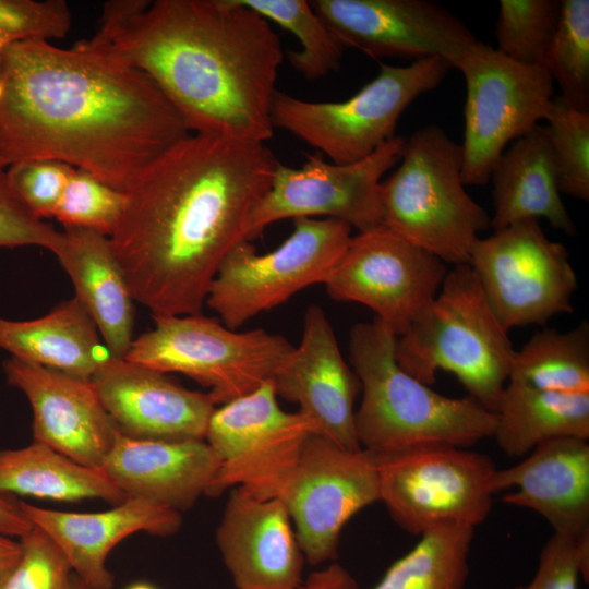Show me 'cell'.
<instances>
[{
	"label": "cell",
	"instance_id": "cell-1",
	"mask_svg": "<svg viewBox=\"0 0 589 589\" xmlns=\"http://www.w3.org/2000/svg\"><path fill=\"white\" fill-rule=\"evenodd\" d=\"M191 134L145 73L77 43L7 47L0 86V157L51 159L125 192L144 169Z\"/></svg>",
	"mask_w": 589,
	"mask_h": 589
},
{
	"label": "cell",
	"instance_id": "cell-2",
	"mask_svg": "<svg viewBox=\"0 0 589 589\" xmlns=\"http://www.w3.org/2000/svg\"><path fill=\"white\" fill-rule=\"evenodd\" d=\"M278 163L264 143L196 133L152 161L109 237L134 301L152 316L202 314Z\"/></svg>",
	"mask_w": 589,
	"mask_h": 589
},
{
	"label": "cell",
	"instance_id": "cell-3",
	"mask_svg": "<svg viewBox=\"0 0 589 589\" xmlns=\"http://www.w3.org/2000/svg\"><path fill=\"white\" fill-rule=\"evenodd\" d=\"M80 44L145 73L191 133L265 143L284 59L269 22L239 0H156Z\"/></svg>",
	"mask_w": 589,
	"mask_h": 589
},
{
	"label": "cell",
	"instance_id": "cell-4",
	"mask_svg": "<svg viewBox=\"0 0 589 589\" xmlns=\"http://www.w3.org/2000/svg\"><path fill=\"white\" fill-rule=\"evenodd\" d=\"M395 336L382 322L350 332V362L363 393L354 413L360 446L374 455L446 444L467 448L492 437L495 414L468 397L441 395L397 363Z\"/></svg>",
	"mask_w": 589,
	"mask_h": 589
},
{
	"label": "cell",
	"instance_id": "cell-5",
	"mask_svg": "<svg viewBox=\"0 0 589 589\" xmlns=\"http://www.w3.org/2000/svg\"><path fill=\"white\" fill-rule=\"evenodd\" d=\"M515 349L469 264L448 271L434 299L397 337L398 365L423 384L454 374L469 396L495 412Z\"/></svg>",
	"mask_w": 589,
	"mask_h": 589
},
{
	"label": "cell",
	"instance_id": "cell-6",
	"mask_svg": "<svg viewBox=\"0 0 589 589\" xmlns=\"http://www.w3.org/2000/svg\"><path fill=\"white\" fill-rule=\"evenodd\" d=\"M462 154L437 125L405 140L399 167L380 184L384 227L444 263L469 264L491 216L466 191Z\"/></svg>",
	"mask_w": 589,
	"mask_h": 589
},
{
	"label": "cell",
	"instance_id": "cell-7",
	"mask_svg": "<svg viewBox=\"0 0 589 589\" xmlns=\"http://www.w3.org/2000/svg\"><path fill=\"white\" fill-rule=\"evenodd\" d=\"M449 70L437 57L406 67L382 63L374 80L341 101H309L276 89L272 123L327 155L332 163L352 164L395 137L405 109L437 87Z\"/></svg>",
	"mask_w": 589,
	"mask_h": 589
},
{
	"label": "cell",
	"instance_id": "cell-8",
	"mask_svg": "<svg viewBox=\"0 0 589 589\" xmlns=\"http://www.w3.org/2000/svg\"><path fill=\"white\" fill-rule=\"evenodd\" d=\"M153 329L134 338L124 359L161 373H181L204 387L216 405L273 380L294 349L265 329L238 333L215 318L153 316Z\"/></svg>",
	"mask_w": 589,
	"mask_h": 589
},
{
	"label": "cell",
	"instance_id": "cell-9",
	"mask_svg": "<svg viewBox=\"0 0 589 589\" xmlns=\"http://www.w3.org/2000/svg\"><path fill=\"white\" fill-rule=\"evenodd\" d=\"M375 458L380 501L411 534L443 525L476 528L490 515L497 469L484 454L430 444Z\"/></svg>",
	"mask_w": 589,
	"mask_h": 589
},
{
	"label": "cell",
	"instance_id": "cell-10",
	"mask_svg": "<svg viewBox=\"0 0 589 589\" xmlns=\"http://www.w3.org/2000/svg\"><path fill=\"white\" fill-rule=\"evenodd\" d=\"M291 235L275 250L257 254L249 240L221 261L205 303L236 330L301 289L325 283L351 240V226L333 219L294 218Z\"/></svg>",
	"mask_w": 589,
	"mask_h": 589
},
{
	"label": "cell",
	"instance_id": "cell-11",
	"mask_svg": "<svg viewBox=\"0 0 589 589\" xmlns=\"http://www.w3.org/2000/svg\"><path fill=\"white\" fill-rule=\"evenodd\" d=\"M456 69L467 86L461 179L465 185H483L509 143L545 119L553 80L545 69L518 63L480 40Z\"/></svg>",
	"mask_w": 589,
	"mask_h": 589
},
{
	"label": "cell",
	"instance_id": "cell-12",
	"mask_svg": "<svg viewBox=\"0 0 589 589\" xmlns=\"http://www.w3.org/2000/svg\"><path fill=\"white\" fill-rule=\"evenodd\" d=\"M469 265L507 332L573 312L577 276L569 253L545 236L537 219L513 223L479 239Z\"/></svg>",
	"mask_w": 589,
	"mask_h": 589
},
{
	"label": "cell",
	"instance_id": "cell-13",
	"mask_svg": "<svg viewBox=\"0 0 589 589\" xmlns=\"http://www.w3.org/2000/svg\"><path fill=\"white\" fill-rule=\"evenodd\" d=\"M274 496L289 513L305 561L314 566L333 561L345 525L380 501L375 455L363 448L347 450L311 434Z\"/></svg>",
	"mask_w": 589,
	"mask_h": 589
},
{
	"label": "cell",
	"instance_id": "cell-14",
	"mask_svg": "<svg viewBox=\"0 0 589 589\" xmlns=\"http://www.w3.org/2000/svg\"><path fill=\"white\" fill-rule=\"evenodd\" d=\"M405 140L395 136L352 164L327 163L321 153L308 155L300 168L278 163L268 191L249 215L247 240L285 218L327 216L359 232L384 226L381 179L400 160Z\"/></svg>",
	"mask_w": 589,
	"mask_h": 589
},
{
	"label": "cell",
	"instance_id": "cell-15",
	"mask_svg": "<svg viewBox=\"0 0 589 589\" xmlns=\"http://www.w3.org/2000/svg\"><path fill=\"white\" fill-rule=\"evenodd\" d=\"M272 381L213 411L205 441L219 459L206 495L237 486L273 497L286 470L315 424L302 412H287Z\"/></svg>",
	"mask_w": 589,
	"mask_h": 589
},
{
	"label": "cell",
	"instance_id": "cell-16",
	"mask_svg": "<svg viewBox=\"0 0 589 589\" xmlns=\"http://www.w3.org/2000/svg\"><path fill=\"white\" fill-rule=\"evenodd\" d=\"M447 272L438 257L382 226L351 237L324 284L330 298L366 305L399 337L437 294Z\"/></svg>",
	"mask_w": 589,
	"mask_h": 589
},
{
	"label": "cell",
	"instance_id": "cell-17",
	"mask_svg": "<svg viewBox=\"0 0 589 589\" xmlns=\"http://www.w3.org/2000/svg\"><path fill=\"white\" fill-rule=\"evenodd\" d=\"M312 9L344 47L372 58L437 57L456 69L479 39L453 12L430 0H314Z\"/></svg>",
	"mask_w": 589,
	"mask_h": 589
},
{
	"label": "cell",
	"instance_id": "cell-18",
	"mask_svg": "<svg viewBox=\"0 0 589 589\" xmlns=\"http://www.w3.org/2000/svg\"><path fill=\"white\" fill-rule=\"evenodd\" d=\"M3 371L32 407L35 442L81 465L103 467L119 430L91 380L12 357Z\"/></svg>",
	"mask_w": 589,
	"mask_h": 589
},
{
	"label": "cell",
	"instance_id": "cell-19",
	"mask_svg": "<svg viewBox=\"0 0 589 589\" xmlns=\"http://www.w3.org/2000/svg\"><path fill=\"white\" fill-rule=\"evenodd\" d=\"M276 395L299 405L317 434L347 450H359L354 400L361 383L342 358L334 329L318 305L303 318L301 342L274 375Z\"/></svg>",
	"mask_w": 589,
	"mask_h": 589
},
{
	"label": "cell",
	"instance_id": "cell-20",
	"mask_svg": "<svg viewBox=\"0 0 589 589\" xmlns=\"http://www.w3.org/2000/svg\"><path fill=\"white\" fill-rule=\"evenodd\" d=\"M120 433L143 440H205L216 404L165 373L109 354L91 377Z\"/></svg>",
	"mask_w": 589,
	"mask_h": 589
},
{
	"label": "cell",
	"instance_id": "cell-21",
	"mask_svg": "<svg viewBox=\"0 0 589 589\" xmlns=\"http://www.w3.org/2000/svg\"><path fill=\"white\" fill-rule=\"evenodd\" d=\"M216 543L237 589H296L304 556L284 502L231 489Z\"/></svg>",
	"mask_w": 589,
	"mask_h": 589
},
{
	"label": "cell",
	"instance_id": "cell-22",
	"mask_svg": "<svg viewBox=\"0 0 589 589\" xmlns=\"http://www.w3.org/2000/svg\"><path fill=\"white\" fill-rule=\"evenodd\" d=\"M19 505L32 525L60 548L76 577L91 589H112L113 575L106 560L123 539L140 531L167 537L182 525L180 512L134 496L97 513L52 510L25 502Z\"/></svg>",
	"mask_w": 589,
	"mask_h": 589
},
{
	"label": "cell",
	"instance_id": "cell-23",
	"mask_svg": "<svg viewBox=\"0 0 589 589\" xmlns=\"http://www.w3.org/2000/svg\"><path fill=\"white\" fill-rule=\"evenodd\" d=\"M512 488L503 501L538 513L554 532L575 538L589 532L588 440H549L517 465L497 469L495 492Z\"/></svg>",
	"mask_w": 589,
	"mask_h": 589
},
{
	"label": "cell",
	"instance_id": "cell-24",
	"mask_svg": "<svg viewBox=\"0 0 589 589\" xmlns=\"http://www.w3.org/2000/svg\"><path fill=\"white\" fill-rule=\"evenodd\" d=\"M218 467L205 440H143L118 432L101 468L127 496L182 512L206 493Z\"/></svg>",
	"mask_w": 589,
	"mask_h": 589
},
{
	"label": "cell",
	"instance_id": "cell-25",
	"mask_svg": "<svg viewBox=\"0 0 589 589\" xmlns=\"http://www.w3.org/2000/svg\"><path fill=\"white\" fill-rule=\"evenodd\" d=\"M52 253L72 280L75 298L96 325L107 353L124 358L134 339V299L109 237L63 228Z\"/></svg>",
	"mask_w": 589,
	"mask_h": 589
},
{
	"label": "cell",
	"instance_id": "cell-26",
	"mask_svg": "<svg viewBox=\"0 0 589 589\" xmlns=\"http://www.w3.org/2000/svg\"><path fill=\"white\" fill-rule=\"evenodd\" d=\"M491 179L494 230L519 220L544 218L566 235L577 232L561 197L544 127L537 125L512 142L495 163Z\"/></svg>",
	"mask_w": 589,
	"mask_h": 589
},
{
	"label": "cell",
	"instance_id": "cell-27",
	"mask_svg": "<svg viewBox=\"0 0 589 589\" xmlns=\"http://www.w3.org/2000/svg\"><path fill=\"white\" fill-rule=\"evenodd\" d=\"M93 320L74 297L28 321L0 316V349L24 362L91 380L106 358Z\"/></svg>",
	"mask_w": 589,
	"mask_h": 589
},
{
	"label": "cell",
	"instance_id": "cell-28",
	"mask_svg": "<svg viewBox=\"0 0 589 589\" xmlns=\"http://www.w3.org/2000/svg\"><path fill=\"white\" fill-rule=\"evenodd\" d=\"M494 414L492 437L510 457L528 455L553 438H589V394L548 392L507 381Z\"/></svg>",
	"mask_w": 589,
	"mask_h": 589
},
{
	"label": "cell",
	"instance_id": "cell-29",
	"mask_svg": "<svg viewBox=\"0 0 589 589\" xmlns=\"http://www.w3.org/2000/svg\"><path fill=\"white\" fill-rule=\"evenodd\" d=\"M0 492L56 501L100 498L112 506L127 498L103 468L81 465L35 441L0 450Z\"/></svg>",
	"mask_w": 589,
	"mask_h": 589
},
{
	"label": "cell",
	"instance_id": "cell-30",
	"mask_svg": "<svg viewBox=\"0 0 589 589\" xmlns=\"http://www.w3.org/2000/svg\"><path fill=\"white\" fill-rule=\"evenodd\" d=\"M564 394H589V324L568 332L545 328L515 350L508 380Z\"/></svg>",
	"mask_w": 589,
	"mask_h": 589
},
{
	"label": "cell",
	"instance_id": "cell-31",
	"mask_svg": "<svg viewBox=\"0 0 589 589\" xmlns=\"http://www.w3.org/2000/svg\"><path fill=\"white\" fill-rule=\"evenodd\" d=\"M474 528L443 525L425 530L370 589H465Z\"/></svg>",
	"mask_w": 589,
	"mask_h": 589
},
{
	"label": "cell",
	"instance_id": "cell-32",
	"mask_svg": "<svg viewBox=\"0 0 589 589\" xmlns=\"http://www.w3.org/2000/svg\"><path fill=\"white\" fill-rule=\"evenodd\" d=\"M267 21L291 32L300 51H287L291 67L306 80H317L339 69L345 47L305 0H239Z\"/></svg>",
	"mask_w": 589,
	"mask_h": 589
},
{
	"label": "cell",
	"instance_id": "cell-33",
	"mask_svg": "<svg viewBox=\"0 0 589 589\" xmlns=\"http://www.w3.org/2000/svg\"><path fill=\"white\" fill-rule=\"evenodd\" d=\"M560 14L557 0H501L496 50L518 63L545 69Z\"/></svg>",
	"mask_w": 589,
	"mask_h": 589
},
{
	"label": "cell",
	"instance_id": "cell-34",
	"mask_svg": "<svg viewBox=\"0 0 589 589\" xmlns=\"http://www.w3.org/2000/svg\"><path fill=\"white\" fill-rule=\"evenodd\" d=\"M545 70L572 107L589 111V1L562 0Z\"/></svg>",
	"mask_w": 589,
	"mask_h": 589
},
{
	"label": "cell",
	"instance_id": "cell-35",
	"mask_svg": "<svg viewBox=\"0 0 589 589\" xmlns=\"http://www.w3.org/2000/svg\"><path fill=\"white\" fill-rule=\"evenodd\" d=\"M546 135L554 159L558 190L589 200V111L572 107L561 96L553 98L545 117Z\"/></svg>",
	"mask_w": 589,
	"mask_h": 589
},
{
	"label": "cell",
	"instance_id": "cell-36",
	"mask_svg": "<svg viewBox=\"0 0 589 589\" xmlns=\"http://www.w3.org/2000/svg\"><path fill=\"white\" fill-rule=\"evenodd\" d=\"M124 204V192L85 170L74 168L53 217L63 228L85 229L110 237Z\"/></svg>",
	"mask_w": 589,
	"mask_h": 589
},
{
	"label": "cell",
	"instance_id": "cell-37",
	"mask_svg": "<svg viewBox=\"0 0 589 589\" xmlns=\"http://www.w3.org/2000/svg\"><path fill=\"white\" fill-rule=\"evenodd\" d=\"M71 12L63 0H0V47L65 36Z\"/></svg>",
	"mask_w": 589,
	"mask_h": 589
},
{
	"label": "cell",
	"instance_id": "cell-38",
	"mask_svg": "<svg viewBox=\"0 0 589 589\" xmlns=\"http://www.w3.org/2000/svg\"><path fill=\"white\" fill-rule=\"evenodd\" d=\"M21 557L1 589H70L72 567L60 548L41 529L20 539Z\"/></svg>",
	"mask_w": 589,
	"mask_h": 589
},
{
	"label": "cell",
	"instance_id": "cell-39",
	"mask_svg": "<svg viewBox=\"0 0 589 589\" xmlns=\"http://www.w3.org/2000/svg\"><path fill=\"white\" fill-rule=\"evenodd\" d=\"M73 167L51 159H28L8 167L10 183L29 212L39 219L51 218Z\"/></svg>",
	"mask_w": 589,
	"mask_h": 589
},
{
	"label": "cell",
	"instance_id": "cell-40",
	"mask_svg": "<svg viewBox=\"0 0 589 589\" xmlns=\"http://www.w3.org/2000/svg\"><path fill=\"white\" fill-rule=\"evenodd\" d=\"M580 576L588 582L589 532L578 538L553 532L540 552L532 580L515 589H578Z\"/></svg>",
	"mask_w": 589,
	"mask_h": 589
},
{
	"label": "cell",
	"instance_id": "cell-41",
	"mask_svg": "<svg viewBox=\"0 0 589 589\" xmlns=\"http://www.w3.org/2000/svg\"><path fill=\"white\" fill-rule=\"evenodd\" d=\"M8 167L0 157V248L41 247L52 252L60 231L24 205L10 183Z\"/></svg>",
	"mask_w": 589,
	"mask_h": 589
},
{
	"label": "cell",
	"instance_id": "cell-42",
	"mask_svg": "<svg viewBox=\"0 0 589 589\" xmlns=\"http://www.w3.org/2000/svg\"><path fill=\"white\" fill-rule=\"evenodd\" d=\"M296 589H358L354 578L338 563L311 573Z\"/></svg>",
	"mask_w": 589,
	"mask_h": 589
},
{
	"label": "cell",
	"instance_id": "cell-43",
	"mask_svg": "<svg viewBox=\"0 0 589 589\" xmlns=\"http://www.w3.org/2000/svg\"><path fill=\"white\" fill-rule=\"evenodd\" d=\"M33 528L19 503L0 495V533L8 537H24Z\"/></svg>",
	"mask_w": 589,
	"mask_h": 589
},
{
	"label": "cell",
	"instance_id": "cell-44",
	"mask_svg": "<svg viewBox=\"0 0 589 589\" xmlns=\"http://www.w3.org/2000/svg\"><path fill=\"white\" fill-rule=\"evenodd\" d=\"M21 557L20 541L0 533V589Z\"/></svg>",
	"mask_w": 589,
	"mask_h": 589
},
{
	"label": "cell",
	"instance_id": "cell-45",
	"mask_svg": "<svg viewBox=\"0 0 589 589\" xmlns=\"http://www.w3.org/2000/svg\"><path fill=\"white\" fill-rule=\"evenodd\" d=\"M70 589H91L88 586H86L79 577L72 578V584Z\"/></svg>",
	"mask_w": 589,
	"mask_h": 589
},
{
	"label": "cell",
	"instance_id": "cell-46",
	"mask_svg": "<svg viewBox=\"0 0 589 589\" xmlns=\"http://www.w3.org/2000/svg\"><path fill=\"white\" fill-rule=\"evenodd\" d=\"M125 589H157V588L147 582H135V584L130 585Z\"/></svg>",
	"mask_w": 589,
	"mask_h": 589
},
{
	"label": "cell",
	"instance_id": "cell-47",
	"mask_svg": "<svg viewBox=\"0 0 589 589\" xmlns=\"http://www.w3.org/2000/svg\"><path fill=\"white\" fill-rule=\"evenodd\" d=\"M4 49L0 47V86H1V64H2V56H3Z\"/></svg>",
	"mask_w": 589,
	"mask_h": 589
}]
</instances>
